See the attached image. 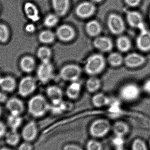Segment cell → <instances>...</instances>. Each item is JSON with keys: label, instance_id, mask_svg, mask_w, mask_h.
Wrapping results in <instances>:
<instances>
[{"label": "cell", "instance_id": "6da1fadb", "mask_svg": "<svg viewBox=\"0 0 150 150\" xmlns=\"http://www.w3.org/2000/svg\"><path fill=\"white\" fill-rule=\"evenodd\" d=\"M49 105L46 100L41 95L33 97L28 103V111L32 116L40 117L48 111Z\"/></svg>", "mask_w": 150, "mask_h": 150}, {"label": "cell", "instance_id": "7a4b0ae2", "mask_svg": "<svg viewBox=\"0 0 150 150\" xmlns=\"http://www.w3.org/2000/svg\"><path fill=\"white\" fill-rule=\"evenodd\" d=\"M105 66V61L102 55L93 54L87 59L85 65V71L88 75L94 76L101 73Z\"/></svg>", "mask_w": 150, "mask_h": 150}, {"label": "cell", "instance_id": "3957f363", "mask_svg": "<svg viewBox=\"0 0 150 150\" xmlns=\"http://www.w3.org/2000/svg\"><path fill=\"white\" fill-rule=\"evenodd\" d=\"M120 94L123 100L127 102H133L139 98L141 94V89L137 84L129 83L122 87Z\"/></svg>", "mask_w": 150, "mask_h": 150}, {"label": "cell", "instance_id": "277c9868", "mask_svg": "<svg viewBox=\"0 0 150 150\" xmlns=\"http://www.w3.org/2000/svg\"><path fill=\"white\" fill-rule=\"evenodd\" d=\"M111 128L110 123L107 120L99 119L92 123L89 129L90 134L95 138H100L105 136Z\"/></svg>", "mask_w": 150, "mask_h": 150}, {"label": "cell", "instance_id": "5b68a950", "mask_svg": "<svg viewBox=\"0 0 150 150\" xmlns=\"http://www.w3.org/2000/svg\"><path fill=\"white\" fill-rule=\"evenodd\" d=\"M108 26L110 32L115 35L122 34L125 30V24L122 18L116 14H111L108 19Z\"/></svg>", "mask_w": 150, "mask_h": 150}, {"label": "cell", "instance_id": "8992f818", "mask_svg": "<svg viewBox=\"0 0 150 150\" xmlns=\"http://www.w3.org/2000/svg\"><path fill=\"white\" fill-rule=\"evenodd\" d=\"M81 74V68L74 64L64 66L60 72V75L62 79L72 82L77 81Z\"/></svg>", "mask_w": 150, "mask_h": 150}, {"label": "cell", "instance_id": "52a82bcc", "mask_svg": "<svg viewBox=\"0 0 150 150\" xmlns=\"http://www.w3.org/2000/svg\"><path fill=\"white\" fill-rule=\"evenodd\" d=\"M36 88V80L31 76L21 79L18 86V93L23 97H26L32 93Z\"/></svg>", "mask_w": 150, "mask_h": 150}, {"label": "cell", "instance_id": "ba28073f", "mask_svg": "<svg viewBox=\"0 0 150 150\" xmlns=\"http://www.w3.org/2000/svg\"><path fill=\"white\" fill-rule=\"evenodd\" d=\"M136 44L137 48L141 52H146L150 51V31L146 27L140 30Z\"/></svg>", "mask_w": 150, "mask_h": 150}, {"label": "cell", "instance_id": "9c48e42d", "mask_svg": "<svg viewBox=\"0 0 150 150\" xmlns=\"http://www.w3.org/2000/svg\"><path fill=\"white\" fill-rule=\"evenodd\" d=\"M53 73V68L50 62H42L37 71L38 78L43 83L48 82L52 79Z\"/></svg>", "mask_w": 150, "mask_h": 150}, {"label": "cell", "instance_id": "30bf717a", "mask_svg": "<svg viewBox=\"0 0 150 150\" xmlns=\"http://www.w3.org/2000/svg\"><path fill=\"white\" fill-rule=\"evenodd\" d=\"M145 57L140 54L133 52L129 54L124 59L126 66L129 68H136L143 66L146 62Z\"/></svg>", "mask_w": 150, "mask_h": 150}, {"label": "cell", "instance_id": "8fae6325", "mask_svg": "<svg viewBox=\"0 0 150 150\" xmlns=\"http://www.w3.org/2000/svg\"><path fill=\"white\" fill-rule=\"evenodd\" d=\"M96 11L95 5L91 2L84 1L77 6L76 13L81 18H88L93 15Z\"/></svg>", "mask_w": 150, "mask_h": 150}, {"label": "cell", "instance_id": "7c38bea8", "mask_svg": "<svg viewBox=\"0 0 150 150\" xmlns=\"http://www.w3.org/2000/svg\"><path fill=\"white\" fill-rule=\"evenodd\" d=\"M127 20L130 27L141 30L145 28L143 17L140 12L137 11H129L127 14Z\"/></svg>", "mask_w": 150, "mask_h": 150}, {"label": "cell", "instance_id": "4fadbf2b", "mask_svg": "<svg viewBox=\"0 0 150 150\" xmlns=\"http://www.w3.org/2000/svg\"><path fill=\"white\" fill-rule=\"evenodd\" d=\"M56 35L61 41L69 42L75 38V31L74 28L70 25H62L57 29Z\"/></svg>", "mask_w": 150, "mask_h": 150}, {"label": "cell", "instance_id": "5bb4252c", "mask_svg": "<svg viewBox=\"0 0 150 150\" xmlns=\"http://www.w3.org/2000/svg\"><path fill=\"white\" fill-rule=\"evenodd\" d=\"M37 124L34 121L28 122L23 128L22 136L25 142H30L35 140L38 135Z\"/></svg>", "mask_w": 150, "mask_h": 150}, {"label": "cell", "instance_id": "9a60e30c", "mask_svg": "<svg viewBox=\"0 0 150 150\" xmlns=\"http://www.w3.org/2000/svg\"><path fill=\"white\" fill-rule=\"evenodd\" d=\"M47 94L54 105H59L62 101L63 93L59 87L55 86H49L47 89Z\"/></svg>", "mask_w": 150, "mask_h": 150}, {"label": "cell", "instance_id": "2e32d148", "mask_svg": "<svg viewBox=\"0 0 150 150\" xmlns=\"http://www.w3.org/2000/svg\"><path fill=\"white\" fill-rule=\"evenodd\" d=\"M93 44L97 49L102 52H110L112 49V42L110 38L107 37L97 38L93 41Z\"/></svg>", "mask_w": 150, "mask_h": 150}, {"label": "cell", "instance_id": "e0dca14e", "mask_svg": "<svg viewBox=\"0 0 150 150\" xmlns=\"http://www.w3.org/2000/svg\"><path fill=\"white\" fill-rule=\"evenodd\" d=\"M6 107L11 114L20 115L24 110V105L20 100L11 98L7 101Z\"/></svg>", "mask_w": 150, "mask_h": 150}, {"label": "cell", "instance_id": "ac0fdd59", "mask_svg": "<svg viewBox=\"0 0 150 150\" xmlns=\"http://www.w3.org/2000/svg\"><path fill=\"white\" fill-rule=\"evenodd\" d=\"M53 8L56 15L62 16L67 14L69 7V0H52Z\"/></svg>", "mask_w": 150, "mask_h": 150}, {"label": "cell", "instance_id": "d6986e66", "mask_svg": "<svg viewBox=\"0 0 150 150\" xmlns=\"http://www.w3.org/2000/svg\"><path fill=\"white\" fill-rule=\"evenodd\" d=\"M24 9L26 16L29 19L33 22L39 20V11L35 4L31 2L26 3L25 4Z\"/></svg>", "mask_w": 150, "mask_h": 150}, {"label": "cell", "instance_id": "ffe728a7", "mask_svg": "<svg viewBox=\"0 0 150 150\" xmlns=\"http://www.w3.org/2000/svg\"><path fill=\"white\" fill-rule=\"evenodd\" d=\"M86 30L89 36L96 37L101 32V25L97 20H91L86 23Z\"/></svg>", "mask_w": 150, "mask_h": 150}, {"label": "cell", "instance_id": "44dd1931", "mask_svg": "<svg viewBox=\"0 0 150 150\" xmlns=\"http://www.w3.org/2000/svg\"><path fill=\"white\" fill-rule=\"evenodd\" d=\"M116 46L120 52H127L132 47L131 40L126 36H120L116 40Z\"/></svg>", "mask_w": 150, "mask_h": 150}, {"label": "cell", "instance_id": "7402d4cb", "mask_svg": "<svg viewBox=\"0 0 150 150\" xmlns=\"http://www.w3.org/2000/svg\"><path fill=\"white\" fill-rule=\"evenodd\" d=\"M16 86V81L11 77H0V87L4 91H12L15 89Z\"/></svg>", "mask_w": 150, "mask_h": 150}, {"label": "cell", "instance_id": "603a6c76", "mask_svg": "<svg viewBox=\"0 0 150 150\" xmlns=\"http://www.w3.org/2000/svg\"><path fill=\"white\" fill-rule=\"evenodd\" d=\"M20 66L24 72L30 73L35 68V60L31 56H25L20 61Z\"/></svg>", "mask_w": 150, "mask_h": 150}, {"label": "cell", "instance_id": "cb8c5ba5", "mask_svg": "<svg viewBox=\"0 0 150 150\" xmlns=\"http://www.w3.org/2000/svg\"><path fill=\"white\" fill-rule=\"evenodd\" d=\"M81 85L77 81L73 82L67 87V96L71 99H76L79 96L81 91Z\"/></svg>", "mask_w": 150, "mask_h": 150}, {"label": "cell", "instance_id": "d4e9b609", "mask_svg": "<svg viewBox=\"0 0 150 150\" xmlns=\"http://www.w3.org/2000/svg\"><path fill=\"white\" fill-rule=\"evenodd\" d=\"M113 131L116 136L123 137L128 133L129 128L125 122H117L115 123L113 127Z\"/></svg>", "mask_w": 150, "mask_h": 150}, {"label": "cell", "instance_id": "484cf974", "mask_svg": "<svg viewBox=\"0 0 150 150\" xmlns=\"http://www.w3.org/2000/svg\"><path fill=\"white\" fill-rule=\"evenodd\" d=\"M23 122V119L20 115L11 114L8 118L7 122L11 130H17L21 126Z\"/></svg>", "mask_w": 150, "mask_h": 150}, {"label": "cell", "instance_id": "4316f807", "mask_svg": "<svg viewBox=\"0 0 150 150\" xmlns=\"http://www.w3.org/2000/svg\"><path fill=\"white\" fill-rule=\"evenodd\" d=\"M5 141L8 145L15 146L17 145L20 141V135L17 130H11L5 136Z\"/></svg>", "mask_w": 150, "mask_h": 150}, {"label": "cell", "instance_id": "83f0119b", "mask_svg": "<svg viewBox=\"0 0 150 150\" xmlns=\"http://www.w3.org/2000/svg\"><path fill=\"white\" fill-rule=\"evenodd\" d=\"M92 101L95 106L101 107L108 105L110 102V100L105 94L99 93L93 97Z\"/></svg>", "mask_w": 150, "mask_h": 150}, {"label": "cell", "instance_id": "f1b7e54d", "mask_svg": "<svg viewBox=\"0 0 150 150\" xmlns=\"http://www.w3.org/2000/svg\"><path fill=\"white\" fill-rule=\"evenodd\" d=\"M124 59L120 54L114 52L109 54L108 61L112 67H118L124 62Z\"/></svg>", "mask_w": 150, "mask_h": 150}, {"label": "cell", "instance_id": "f546056e", "mask_svg": "<svg viewBox=\"0 0 150 150\" xmlns=\"http://www.w3.org/2000/svg\"><path fill=\"white\" fill-rule=\"evenodd\" d=\"M55 36L52 32L46 30L41 32L39 35V40L44 44H51L54 40Z\"/></svg>", "mask_w": 150, "mask_h": 150}, {"label": "cell", "instance_id": "4dcf8cb0", "mask_svg": "<svg viewBox=\"0 0 150 150\" xmlns=\"http://www.w3.org/2000/svg\"><path fill=\"white\" fill-rule=\"evenodd\" d=\"M100 86V80L95 77L90 78L86 81V89L89 92L96 91L99 89Z\"/></svg>", "mask_w": 150, "mask_h": 150}, {"label": "cell", "instance_id": "1f68e13d", "mask_svg": "<svg viewBox=\"0 0 150 150\" xmlns=\"http://www.w3.org/2000/svg\"><path fill=\"white\" fill-rule=\"evenodd\" d=\"M37 55L42 62H50L52 52L48 47H42L38 50Z\"/></svg>", "mask_w": 150, "mask_h": 150}, {"label": "cell", "instance_id": "d6a6232c", "mask_svg": "<svg viewBox=\"0 0 150 150\" xmlns=\"http://www.w3.org/2000/svg\"><path fill=\"white\" fill-rule=\"evenodd\" d=\"M59 22L58 16L56 14H50L47 15L44 20L45 26L49 28L54 27Z\"/></svg>", "mask_w": 150, "mask_h": 150}, {"label": "cell", "instance_id": "836d02e7", "mask_svg": "<svg viewBox=\"0 0 150 150\" xmlns=\"http://www.w3.org/2000/svg\"><path fill=\"white\" fill-rule=\"evenodd\" d=\"M86 150H102V145L98 141L91 140L86 143Z\"/></svg>", "mask_w": 150, "mask_h": 150}, {"label": "cell", "instance_id": "e575fe53", "mask_svg": "<svg viewBox=\"0 0 150 150\" xmlns=\"http://www.w3.org/2000/svg\"><path fill=\"white\" fill-rule=\"evenodd\" d=\"M9 31L6 25L0 24V42L4 43L8 40Z\"/></svg>", "mask_w": 150, "mask_h": 150}, {"label": "cell", "instance_id": "d590c367", "mask_svg": "<svg viewBox=\"0 0 150 150\" xmlns=\"http://www.w3.org/2000/svg\"><path fill=\"white\" fill-rule=\"evenodd\" d=\"M132 150H148L145 143L141 139H137L134 141L132 145Z\"/></svg>", "mask_w": 150, "mask_h": 150}, {"label": "cell", "instance_id": "8d00e7d4", "mask_svg": "<svg viewBox=\"0 0 150 150\" xmlns=\"http://www.w3.org/2000/svg\"><path fill=\"white\" fill-rule=\"evenodd\" d=\"M122 137L116 136V138L114 139V144L115 145L117 149L122 148V145L124 144V140Z\"/></svg>", "mask_w": 150, "mask_h": 150}, {"label": "cell", "instance_id": "74e56055", "mask_svg": "<svg viewBox=\"0 0 150 150\" xmlns=\"http://www.w3.org/2000/svg\"><path fill=\"white\" fill-rule=\"evenodd\" d=\"M142 0H124L128 6L131 7H136L140 5Z\"/></svg>", "mask_w": 150, "mask_h": 150}, {"label": "cell", "instance_id": "f35d334b", "mask_svg": "<svg viewBox=\"0 0 150 150\" xmlns=\"http://www.w3.org/2000/svg\"><path fill=\"white\" fill-rule=\"evenodd\" d=\"M18 150H33V147L29 142H25L20 144Z\"/></svg>", "mask_w": 150, "mask_h": 150}, {"label": "cell", "instance_id": "ab89813d", "mask_svg": "<svg viewBox=\"0 0 150 150\" xmlns=\"http://www.w3.org/2000/svg\"><path fill=\"white\" fill-rule=\"evenodd\" d=\"M142 88L144 92L150 94V79H147L144 83Z\"/></svg>", "mask_w": 150, "mask_h": 150}, {"label": "cell", "instance_id": "60d3db41", "mask_svg": "<svg viewBox=\"0 0 150 150\" xmlns=\"http://www.w3.org/2000/svg\"><path fill=\"white\" fill-rule=\"evenodd\" d=\"M63 150H83L78 145L74 144H67L64 146Z\"/></svg>", "mask_w": 150, "mask_h": 150}, {"label": "cell", "instance_id": "b9f144b4", "mask_svg": "<svg viewBox=\"0 0 150 150\" xmlns=\"http://www.w3.org/2000/svg\"><path fill=\"white\" fill-rule=\"evenodd\" d=\"M6 127L4 123L0 121V137H2L5 136L7 134Z\"/></svg>", "mask_w": 150, "mask_h": 150}, {"label": "cell", "instance_id": "7bdbcfd3", "mask_svg": "<svg viewBox=\"0 0 150 150\" xmlns=\"http://www.w3.org/2000/svg\"><path fill=\"white\" fill-rule=\"evenodd\" d=\"M35 26L33 24H29L25 26V30L28 33H33L35 31Z\"/></svg>", "mask_w": 150, "mask_h": 150}, {"label": "cell", "instance_id": "ee69618b", "mask_svg": "<svg viewBox=\"0 0 150 150\" xmlns=\"http://www.w3.org/2000/svg\"><path fill=\"white\" fill-rule=\"evenodd\" d=\"M7 99V96L3 93L0 92V102H4Z\"/></svg>", "mask_w": 150, "mask_h": 150}, {"label": "cell", "instance_id": "f6af8a7d", "mask_svg": "<svg viewBox=\"0 0 150 150\" xmlns=\"http://www.w3.org/2000/svg\"><path fill=\"white\" fill-rule=\"evenodd\" d=\"M93 2H94L96 3H98L100 2H101L102 0H91Z\"/></svg>", "mask_w": 150, "mask_h": 150}, {"label": "cell", "instance_id": "bcb514c9", "mask_svg": "<svg viewBox=\"0 0 150 150\" xmlns=\"http://www.w3.org/2000/svg\"><path fill=\"white\" fill-rule=\"evenodd\" d=\"M0 150H12L11 149H9V148H3L0 149Z\"/></svg>", "mask_w": 150, "mask_h": 150}, {"label": "cell", "instance_id": "7dc6e473", "mask_svg": "<svg viewBox=\"0 0 150 150\" xmlns=\"http://www.w3.org/2000/svg\"><path fill=\"white\" fill-rule=\"evenodd\" d=\"M2 113V109L1 107L0 106V116L1 115V114Z\"/></svg>", "mask_w": 150, "mask_h": 150}, {"label": "cell", "instance_id": "c3c4849f", "mask_svg": "<svg viewBox=\"0 0 150 150\" xmlns=\"http://www.w3.org/2000/svg\"><path fill=\"white\" fill-rule=\"evenodd\" d=\"M116 150H124L123 149V148H120V149H116Z\"/></svg>", "mask_w": 150, "mask_h": 150}, {"label": "cell", "instance_id": "681fc988", "mask_svg": "<svg viewBox=\"0 0 150 150\" xmlns=\"http://www.w3.org/2000/svg\"><path fill=\"white\" fill-rule=\"evenodd\" d=\"M149 18L150 20V14H149Z\"/></svg>", "mask_w": 150, "mask_h": 150}, {"label": "cell", "instance_id": "f907efd6", "mask_svg": "<svg viewBox=\"0 0 150 150\" xmlns=\"http://www.w3.org/2000/svg\"></svg>", "mask_w": 150, "mask_h": 150}]
</instances>
